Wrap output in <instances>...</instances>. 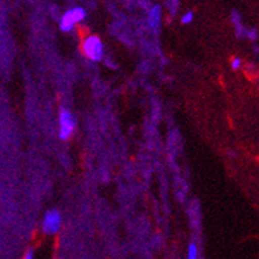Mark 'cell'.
Wrapping results in <instances>:
<instances>
[{
  "label": "cell",
  "instance_id": "6da1fadb",
  "mask_svg": "<svg viewBox=\"0 0 259 259\" xmlns=\"http://www.w3.org/2000/svg\"><path fill=\"white\" fill-rule=\"evenodd\" d=\"M86 16L85 8L82 7H72L62 15L60 19V29L62 32H70L75 24L81 23Z\"/></svg>",
  "mask_w": 259,
  "mask_h": 259
},
{
  "label": "cell",
  "instance_id": "7a4b0ae2",
  "mask_svg": "<svg viewBox=\"0 0 259 259\" xmlns=\"http://www.w3.org/2000/svg\"><path fill=\"white\" fill-rule=\"evenodd\" d=\"M82 51L85 53V56L92 61H101L103 57V44L101 38L98 36H89L83 40L82 44Z\"/></svg>",
  "mask_w": 259,
  "mask_h": 259
},
{
  "label": "cell",
  "instance_id": "3957f363",
  "mask_svg": "<svg viewBox=\"0 0 259 259\" xmlns=\"http://www.w3.org/2000/svg\"><path fill=\"white\" fill-rule=\"evenodd\" d=\"M58 124H60V130H58V137H60V139L68 140L75 128V119L73 114L66 109L60 110V114H58Z\"/></svg>",
  "mask_w": 259,
  "mask_h": 259
},
{
  "label": "cell",
  "instance_id": "277c9868",
  "mask_svg": "<svg viewBox=\"0 0 259 259\" xmlns=\"http://www.w3.org/2000/svg\"><path fill=\"white\" fill-rule=\"evenodd\" d=\"M62 217L61 213L56 209H52L45 213L44 220H42V230L47 234H56L61 229Z\"/></svg>",
  "mask_w": 259,
  "mask_h": 259
},
{
  "label": "cell",
  "instance_id": "5b68a950",
  "mask_svg": "<svg viewBox=\"0 0 259 259\" xmlns=\"http://www.w3.org/2000/svg\"><path fill=\"white\" fill-rule=\"evenodd\" d=\"M161 23V8L160 6H154L150 8L148 12V25H150L154 31H157L160 27Z\"/></svg>",
  "mask_w": 259,
  "mask_h": 259
},
{
  "label": "cell",
  "instance_id": "8992f818",
  "mask_svg": "<svg viewBox=\"0 0 259 259\" xmlns=\"http://www.w3.org/2000/svg\"><path fill=\"white\" fill-rule=\"evenodd\" d=\"M187 259H198L197 246L194 245V243H191V245H189V247H188Z\"/></svg>",
  "mask_w": 259,
  "mask_h": 259
},
{
  "label": "cell",
  "instance_id": "52a82bcc",
  "mask_svg": "<svg viewBox=\"0 0 259 259\" xmlns=\"http://www.w3.org/2000/svg\"><path fill=\"white\" fill-rule=\"evenodd\" d=\"M245 36L250 41H256V38H258V31H256L255 28H246Z\"/></svg>",
  "mask_w": 259,
  "mask_h": 259
},
{
  "label": "cell",
  "instance_id": "ba28073f",
  "mask_svg": "<svg viewBox=\"0 0 259 259\" xmlns=\"http://www.w3.org/2000/svg\"><path fill=\"white\" fill-rule=\"evenodd\" d=\"M194 19V14L192 12V11H188V12H185L184 15H183V17H181V23L183 24H189V23H192Z\"/></svg>",
  "mask_w": 259,
  "mask_h": 259
},
{
  "label": "cell",
  "instance_id": "9c48e42d",
  "mask_svg": "<svg viewBox=\"0 0 259 259\" xmlns=\"http://www.w3.org/2000/svg\"><path fill=\"white\" fill-rule=\"evenodd\" d=\"M242 66V60L239 57H234L232 60V68L234 69V70H237V69H239Z\"/></svg>",
  "mask_w": 259,
  "mask_h": 259
},
{
  "label": "cell",
  "instance_id": "30bf717a",
  "mask_svg": "<svg viewBox=\"0 0 259 259\" xmlns=\"http://www.w3.org/2000/svg\"><path fill=\"white\" fill-rule=\"evenodd\" d=\"M23 259H34L33 258V251H32V250H29V251L25 252V255H24V258H23Z\"/></svg>",
  "mask_w": 259,
  "mask_h": 259
},
{
  "label": "cell",
  "instance_id": "8fae6325",
  "mask_svg": "<svg viewBox=\"0 0 259 259\" xmlns=\"http://www.w3.org/2000/svg\"><path fill=\"white\" fill-rule=\"evenodd\" d=\"M254 53H255V55H259V48H258V47H256V45H255V47H254Z\"/></svg>",
  "mask_w": 259,
  "mask_h": 259
}]
</instances>
